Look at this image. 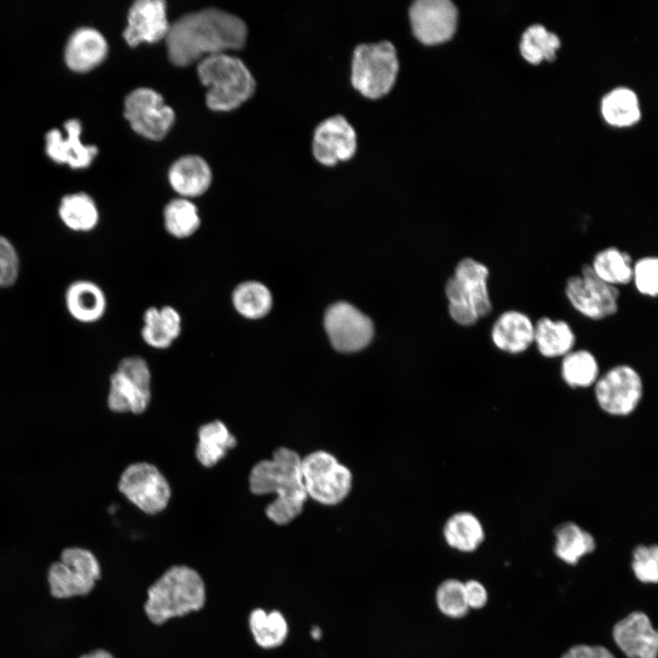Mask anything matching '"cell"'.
Listing matches in <instances>:
<instances>
[{
    "label": "cell",
    "mask_w": 658,
    "mask_h": 658,
    "mask_svg": "<svg viewBox=\"0 0 658 658\" xmlns=\"http://www.w3.org/2000/svg\"><path fill=\"white\" fill-rule=\"evenodd\" d=\"M247 26L239 16L210 7L186 14L170 24L164 38L169 60L186 67L201 59L241 48Z\"/></svg>",
    "instance_id": "1"
},
{
    "label": "cell",
    "mask_w": 658,
    "mask_h": 658,
    "mask_svg": "<svg viewBox=\"0 0 658 658\" xmlns=\"http://www.w3.org/2000/svg\"><path fill=\"white\" fill-rule=\"evenodd\" d=\"M302 458L286 447H280L272 458L257 462L249 476V489L257 495L275 494L265 513L274 524L284 525L295 519L307 500L303 485Z\"/></svg>",
    "instance_id": "2"
},
{
    "label": "cell",
    "mask_w": 658,
    "mask_h": 658,
    "mask_svg": "<svg viewBox=\"0 0 658 658\" xmlns=\"http://www.w3.org/2000/svg\"><path fill=\"white\" fill-rule=\"evenodd\" d=\"M206 586L194 568L176 565L166 569L147 589L143 610L148 620L162 625L171 619L201 610Z\"/></svg>",
    "instance_id": "3"
},
{
    "label": "cell",
    "mask_w": 658,
    "mask_h": 658,
    "mask_svg": "<svg viewBox=\"0 0 658 658\" xmlns=\"http://www.w3.org/2000/svg\"><path fill=\"white\" fill-rule=\"evenodd\" d=\"M197 75L207 88L206 103L216 111L237 109L254 93L255 80L239 58L221 53L201 59Z\"/></svg>",
    "instance_id": "4"
},
{
    "label": "cell",
    "mask_w": 658,
    "mask_h": 658,
    "mask_svg": "<svg viewBox=\"0 0 658 658\" xmlns=\"http://www.w3.org/2000/svg\"><path fill=\"white\" fill-rule=\"evenodd\" d=\"M489 277L488 267L474 259L464 258L457 264L446 284L449 313L457 324L471 326L492 313Z\"/></svg>",
    "instance_id": "5"
},
{
    "label": "cell",
    "mask_w": 658,
    "mask_h": 658,
    "mask_svg": "<svg viewBox=\"0 0 658 658\" xmlns=\"http://www.w3.org/2000/svg\"><path fill=\"white\" fill-rule=\"evenodd\" d=\"M399 69L395 46L387 41L360 44L353 52L351 82L368 99H379L394 87Z\"/></svg>",
    "instance_id": "6"
},
{
    "label": "cell",
    "mask_w": 658,
    "mask_h": 658,
    "mask_svg": "<svg viewBox=\"0 0 658 658\" xmlns=\"http://www.w3.org/2000/svg\"><path fill=\"white\" fill-rule=\"evenodd\" d=\"M301 471L307 497L318 504L336 505L351 491L350 470L328 451H315L302 458Z\"/></svg>",
    "instance_id": "7"
},
{
    "label": "cell",
    "mask_w": 658,
    "mask_h": 658,
    "mask_svg": "<svg viewBox=\"0 0 658 658\" xmlns=\"http://www.w3.org/2000/svg\"><path fill=\"white\" fill-rule=\"evenodd\" d=\"M101 577L100 563L93 553L82 547L65 548L60 559L48 570L50 594L57 599L88 595Z\"/></svg>",
    "instance_id": "8"
},
{
    "label": "cell",
    "mask_w": 658,
    "mask_h": 658,
    "mask_svg": "<svg viewBox=\"0 0 658 658\" xmlns=\"http://www.w3.org/2000/svg\"><path fill=\"white\" fill-rule=\"evenodd\" d=\"M151 369L143 357H123L110 377L109 409L117 413H143L151 401Z\"/></svg>",
    "instance_id": "9"
},
{
    "label": "cell",
    "mask_w": 658,
    "mask_h": 658,
    "mask_svg": "<svg viewBox=\"0 0 658 658\" xmlns=\"http://www.w3.org/2000/svg\"><path fill=\"white\" fill-rule=\"evenodd\" d=\"M565 294L571 306L590 320L608 318L619 310V288L601 281L587 263L579 274L567 279Z\"/></svg>",
    "instance_id": "10"
},
{
    "label": "cell",
    "mask_w": 658,
    "mask_h": 658,
    "mask_svg": "<svg viewBox=\"0 0 658 658\" xmlns=\"http://www.w3.org/2000/svg\"><path fill=\"white\" fill-rule=\"evenodd\" d=\"M593 387L598 406L614 417L631 414L643 396L641 375L627 364L616 365L600 374Z\"/></svg>",
    "instance_id": "11"
},
{
    "label": "cell",
    "mask_w": 658,
    "mask_h": 658,
    "mask_svg": "<svg viewBox=\"0 0 658 658\" xmlns=\"http://www.w3.org/2000/svg\"><path fill=\"white\" fill-rule=\"evenodd\" d=\"M119 491L146 514L154 515L167 506L171 488L162 472L148 462H135L121 474Z\"/></svg>",
    "instance_id": "12"
},
{
    "label": "cell",
    "mask_w": 658,
    "mask_h": 658,
    "mask_svg": "<svg viewBox=\"0 0 658 658\" xmlns=\"http://www.w3.org/2000/svg\"><path fill=\"white\" fill-rule=\"evenodd\" d=\"M124 117L136 133L160 141L169 133L175 115L160 93L149 88H138L125 98Z\"/></svg>",
    "instance_id": "13"
},
{
    "label": "cell",
    "mask_w": 658,
    "mask_h": 658,
    "mask_svg": "<svg viewBox=\"0 0 658 658\" xmlns=\"http://www.w3.org/2000/svg\"><path fill=\"white\" fill-rule=\"evenodd\" d=\"M324 327L334 348L344 353L365 348L374 334L372 321L345 302H336L327 309Z\"/></svg>",
    "instance_id": "14"
},
{
    "label": "cell",
    "mask_w": 658,
    "mask_h": 658,
    "mask_svg": "<svg viewBox=\"0 0 658 658\" xmlns=\"http://www.w3.org/2000/svg\"><path fill=\"white\" fill-rule=\"evenodd\" d=\"M458 11L450 0H417L409 7L414 37L432 46L450 40L456 30Z\"/></svg>",
    "instance_id": "15"
},
{
    "label": "cell",
    "mask_w": 658,
    "mask_h": 658,
    "mask_svg": "<svg viewBox=\"0 0 658 658\" xmlns=\"http://www.w3.org/2000/svg\"><path fill=\"white\" fill-rule=\"evenodd\" d=\"M313 154L325 166L350 160L357 148V136L351 123L342 115L324 120L314 130Z\"/></svg>",
    "instance_id": "16"
},
{
    "label": "cell",
    "mask_w": 658,
    "mask_h": 658,
    "mask_svg": "<svg viewBox=\"0 0 658 658\" xmlns=\"http://www.w3.org/2000/svg\"><path fill=\"white\" fill-rule=\"evenodd\" d=\"M170 27L166 3L163 0H137L127 14L123 37L130 47L164 39Z\"/></svg>",
    "instance_id": "17"
},
{
    "label": "cell",
    "mask_w": 658,
    "mask_h": 658,
    "mask_svg": "<svg viewBox=\"0 0 658 658\" xmlns=\"http://www.w3.org/2000/svg\"><path fill=\"white\" fill-rule=\"evenodd\" d=\"M612 637L628 658H657L658 633L647 614L632 611L612 629Z\"/></svg>",
    "instance_id": "18"
},
{
    "label": "cell",
    "mask_w": 658,
    "mask_h": 658,
    "mask_svg": "<svg viewBox=\"0 0 658 658\" xmlns=\"http://www.w3.org/2000/svg\"><path fill=\"white\" fill-rule=\"evenodd\" d=\"M67 136L60 131L52 129L46 134V153L58 164H68L72 168L89 166L98 154L94 145H86L80 140L81 123L70 119L64 124Z\"/></svg>",
    "instance_id": "19"
},
{
    "label": "cell",
    "mask_w": 658,
    "mask_h": 658,
    "mask_svg": "<svg viewBox=\"0 0 658 658\" xmlns=\"http://www.w3.org/2000/svg\"><path fill=\"white\" fill-rule=\"evenodd\" d=\"M535 322L525 313L510 309L501 313L491 327V340L500 351L518 355L534 344Z\"/></svg>",
    "instance_id": "20"
},
{
    "label": "cell",
    "mask_w": 658,
    "mask_h": 658,
    "mask_svg": "<svg viewBox=\"0 0 658 658\" xmlns=\"http://www.w3.org/2000/svg\"><path fill=\"white\" fill-rule=\"evenodd\" d=\"M183 331L179 311L169 304L149 306L143 313L140 334L143 342L156 350L170 348Z\"/></svg>",
    "instance_id": "21"
},
{
    "label": "cell",
    "mask_w": 658,
    "mask_h": 658,
    "mask_svg": "<svg viewBox=\"0 0 658 658\" xmlns=\"http://www.w3.org/2000/svg\"><path fill=\"white\" fill-rule=\"evenodd\" d=\"M69 314L81 324L101 321L108 308L107 296L95 281L80 279L70 282L64 293Z\"/></svg>",
    "instance_id": "22"
},
{
    "label": "cell",
    "mask_w": 658,
    "mask_h": 658,
    "mask_svg": "<svg viewBox=\"0 0 658 658\" xmlns=\"http://www.w3.org/2000/svg\"><path fill=\"white\" fill-rule=\"evenodd\" d=\"M168 181L177 196L193 199L203 196L212 183V172L202 157L185 155L174 162L168 171Z\"/></svg>",
    "instance_id": "23"
},
{
    "label": "cell",
    "mask_w": 658,
    "mask_h": 658,
    "mask_svg": "<svg viewBox=\"0 0 658 658\" xmlns=\"http://www.w3.org/2000/svg\"><path fill=\"white\" fill-rule=\"evenodd\" d=\"M64 54L66 64L70 69L84 72L97 67L105 59L108 43L97 29L81 27L69 37Z\"/></svg>",
    "instance_id": "24"
},
{
    "label": "cell",
    "mask_w": 658,
    "mask_h": 658,
    "mask_svg": "<svg viewBox=\"0 0 658 658\" xmlns=\"http://www.w3.org/2000/svg\"><path fill=\"white\" fill-rule=\"evenodd\" d=\"M230 303L235 313L247 321H260L270 314L273 295L270 288L256 279L238 282L230 292Z\"/></svg>",
    "instance_id": "25"
},
{
    "label": "cell",
    "mask_w": 658,
    "mask_h": 658,
    "mask_svg": "<svg viewBox=\"0 0 658 658\" xmlns=\"http://www.w3.org/2000/svg\"><path fill=\"white\" fill-rule=\"evenodd\" d=\"M533 345L546 358L563 357L574 349L576 334L567 321L542 316L535 322Z\"/></svg>",
    "instance_id": "26"
},
{
    "label": "cell",
    "mask_w": 658,
    "mask_h": 658,
    "mask_svg": "<svg viewBox=\"0 0 658 658\" xmlns=\"http://www.w3.org/2000/svg\"><path fill=\"white\" fill-rule=\"evenodd\" d=\"M58 214L67 228L78 233L94 230L101 218L96 202L84 192L64 196L59 202Z\"/></svg>",
    "instance_id": "27"
},
{
    "label": "cell",
    "mask_w": 658,
    "mask_h": 658,
    "mask_svg": "<svg viewBox=\"0 0 658 658\" xmlns=\"http://www.w3.org/2000/svg\"><path fill=\"white\" fill-rule=\"evenodd\" d=\"M446 544L462 553L474 552L483 542L485 532L482 522L471 512H458L443 526Z\"/></svg>",
    "instance_id": "28"
},
{
    "label": "cell",
    "mask_w": 658,
    "mask_h": 658,
    "mask_svg": "<svg viewBox=\"0 0 658 658\" xmlns=\"http://www.w3.org/2000/svg\"><path fill=\"white\" fill-rule=\"evenodd\" d=\"M165 232L175 239H187L197 233L202 218L196 205L191 200L176 196L168 201L162 214Z\"/></svg>",
    "instance_id": "29"
},
{
    "label": "cell",
    "mask_w": 658,
    "mask_h": 658,
    "mask_svg": "<svg viewBox=\"0 0 658 658\" xmlns=\"http://www.w3.org/2000/svg\"><path fill=\"white\" fill-rule=\"evenodd\" d=\"M554 536L555 555L568 565H576L581 557L592 553L596 548L594 536L571 521L557 525Z\"/></svg>",
    "instance_id": "30"
},
{
    "label": "cell",
    "mask_w": 658,
    "mask_h": 658,
    "mask_svg": "<svg viewBox=\"0 0 658 658\" xmlns=\"http://www.w3.org/2000/svg\"><path fill=\"white\" fill-rule=\"evenodd\" d=\"M196 456L205 467L210 468L236 446V438L220 420L202 425L197 432Z\"/></svg>",
    "instance_id": "31"
},
{
    "label": "cell",
    "mask_w": 658,
    "mask_h": 658,
    "mask_svg": "<svg viewBox=\"0 0 658 658\" xmlns=\"http://www.w3.org/2000/svg\"><path fill=\"white\" fill-rule=\"evenodd\" d=\"M249 628L256 644L266 650L281 646L289 634L288 621L278 610L254 609L249 615Z\"/></svg>",
    "instance_id": "32"
},
{
    "label": "cell",
    "mask_w": 658,
    "mask_h": 658,
    "mask_svg": "<svg viewBox=\"0 0 658 658\" xmlns=\"http://www.w3.org/2000/svg\"><path fill=\"white\" fill-rule=\"evenodd\" d=\"M589 265L593 272L607 284L618 287L631 282V256L615 246L599 250Z\"/></svg>",
    "instance_id": "33"
},
{
    "label": "cell",
    "mask_w": 658,
    "mask_h": 658,
    "mask_svg": "<svg viewBox=\"0 0 658 658\" xmlns=\"http://www.w3.org/2000/svg\"><path fill=\"white\" fill-rule=\"evenodd\" d=\"M560 375L573 388L593 387L600 372L597 357L588 349H573L561 357Z\"/></svg>",
    "instance_id": "34"
},
{
    "label": "cell",
    "mask_w": 658,
    "mask_h": 658,
    "mask_svg": "<svg viewBox=\"0 0 658 658\" xmlns=\"http://www.w3.org/2000/svg\"><path fill=\"white\" fill-rule=\"evenodd\" d=\"M602 114L611 125L628 126L640 119L638 100L633 91L625 88L613 90L602 101Z\"/></svg>",
    "instance_id": "35"
},
{
    "label": "cell",
    "mask_w": 658,
    "mask_h": 658,
    "mask_svg": "<svg viewBox=\"0 0 658 658\" xmlns=\"http://www.w3.org/2000/svg\"><path fill=\"white\" fill-rule=\"evenodd\" d=\"M559 45V39L555 34L540 25H535L525 31L520 50L525 60L537 64L543 59L552 60Z\"/></svg>",
    "instance_id": "36"
},
{
    "label": "cell",
    "mask_w": 658,
    "mask_h": 658,
    "mask_svg": "<svg viewBox=\"0 0 658 658\" xmlns=\"http://www.w3.org/2000/svg\"><path fill=\"white\" fill-rule=\"evenodd\" d=\"M435 603L439 611L450 619H462L470 610L464 583L453 578H446L437 586Z\"/></svg>",
    "instance_id": "37"
},
{
    "label": "cell",
    "mask_w": 658,
    "mask_h": 658,
    "mask_svg": "<svg viewBox=\"0 0 658 658\" xmlns=\"http://www.w3.org/2000/svg\"><path fill=\"white\" fill-rule=\"evenodd\" d=\"M631 568L635 578L642 583L658 581V547L638 545L632 550Z\"/></svg>",
    "instance_id": "38"
},
{
    "label": "cell",
    "mask_w": 658,
    "mask_h": 658,
    "mask_svg": "<svg viewBox=\"0 0 658 658\" xmlns=\"http://www.w3.org/2000/svg\"><path fill=\"white\" fill-rule=\"evenodd\" d=\"M631 282L642 295L655 298L658 293V259L645 256L632 265Z\"/></svg>",
    "instance_id": "39"
},
{
    "label": "cell",
    "mask_w": 658,
    "mask_h": 658,
    "mask_svg": "<svg viewBox=\"0 0 658 658\" xmlns=\"http://www.w3.org/2000/svg\"><path fill=\"white\" fill-rule=\"evenodd\" d=\"M20 273V259L13 242L0 235V288L16 284Z\"/></svg>",
    "instance_id": "40"
},
{
    "label": "cell",
    "mask_w": 658,
    "mask_h": 658,
    "mask_svg": "<svg viewBox=\"0 0 658 658\" xmlns=\"http://www.w3.org/2000/svg\"><path fill=\"white\" fill-rule=\"evenodd\" d=\"M561 658H616L601 645L577 644L568 649Z\"/></svg>",
    "instance_id": "41"
},
{
    "label": "cell",
    "mask_w": 658,
    "mask_h": 658,
    "mask_svg": "<svg viewBox=\"0 0 658 658\" xmlns=\"http://www.w3.org/2000/svg\"><path fill=\"white\" fill-rule=\"evenodd\" d=\"M464 583V591L469 609H482L485 606L488 594L485 587L475 579H469Z\"/></svg>",
    "instance_id": "42"
},
{
    "label": "cell",
    "mask_w": 658,
    "mask_h": 658,
    "mask_svg": "<svg viewBox=\"0 0 658 658\" xmlns=\"http://www.w3.org/2000/svg\"><path fill=\"white\" fill-rule=\"evenodd\" d=\"M80 658H115L109 651L96 649L88 653L82 654Z\"/></svg>",
    "instance_id": "43"
},
{
    "label": "cell",
    "mask_w": 658,
    "mask_h": 658,
    "mask_svg": "<svg viewBox=\"0 0 658 658\" xmlns=\"http://www.w3.org/2000/svg\"><path fill=\"white\" fill-rule=\"evenodd\" d=\"M311 636L314 640H318L322 636V631L319 627H313L311 631Z\"/></svg>",
    "instance_id": "44"
}]
</instances>
